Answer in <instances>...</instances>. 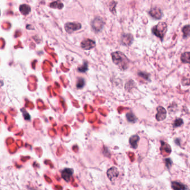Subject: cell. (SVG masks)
Listing matches in <instances>:
<instances>
[{
  "label": "cell",
  "instance_id": "obj_1",
  "mask_svg": "<svg viewBox=\"0 0 190 190\" xmlns=\"http://www.w3.org/2000/svg\"><path fill=\"white\" fill-rule=\"evenodd\" d=\"M111 56L113 63L121 70H125L128 68L130 60L123 53L120 51H115L112 53Z\"/></svg>",
  "mask_w": 190,
  "mask_h": 190
},
{
  "label": "cell",
  "instance_id": "obj_2",
  "mask_svg": "<svg viewBox=\"0 0 190 190\" xmlns=\"http://www.w3.org/2000/svg\"><path fill=\"white\" fill-rule=\"evenodd\" d=\"M167 30V25L166 22H160L152 28V31L157 37L163 40Z\"/></svg>",
  "mask_w": 190,
  "mask_h": 190
},
{
  "label": "cell",
  "instance_id": "obj_3",
  "mask_svg": "<svg viewBox=\"0 0 190 190\" xmlns=\"http://www.w3.org/2000/svg\"><path fill=\"white\" fill-rule=\"evenodd\" d=\"M65 31L69 33H71L79 30L82 28V25L78 22H67L64 26Z\"/></svg>",
  "mask_w": 190,
  "mask_h": 190
},
{
  "label": "cell",
  "instance_id": "obj_4",
  "mask_svg": "<svg viewBox=\"0 0 190 190\" xmlns=\"http://www.w3.org/2000/svg\"><path fill=\"white\" fill-rule=\"evenodd\" d=\"M104 22L100 17L95 18L92 23V28L94 31L98 32L100 31L103 27Z\"/></svg>",
  "mask_w": 190,
  "mask_h": 190
},
{
  "label": "cell",
  "instance_id": "obj_5",
  "mask_svg": "<svg viewBox=\"0 0 190 190\" xmlns=\"http://www.w3.org/2000/svg\"><path fill=\"white\" fill-rule=\"evenodd\" d=\"M157 113L156 115V118L158 122L162 121L165 120L167 116V112L166 110L163 107L159 106L157 108Z\"/></svg>",
  "mask_w": 190,
  "mask_h": 190
},
{
  "label": "cell",
  "instance_id": "obj_6",
  "mask_svg": "<svg viewBox=\"0 0 190 190\" xmlns=\"http://www.w3.org/2000/svg\"><path fill=\"white\" fill-rule=\"evenodd\" d=\"M80 46L83 49L90 50L95 46V42L91 39H86L82 41Z\"/></svg>",
  "mask_w": 190,
  "mask_h": 190
},
{
  "label": "cell",
  "instance_id": "obj_7",
  "mask_svg": "<svg viewBox=\"0 0 190 190\" xmlns=\"http://www.w3.org/2000/svg\"><path fill=\"white\" fill-rule=\"evenodd\" d=\"M74 173L73 169H65L61 172V177L66 182H69L70 180L71 177L73 176Z\"/></svg>",
  "mask_w": 190,
  "mask_h": 190
},
{
  "label": "cell",
  "instance_id": "obj_8",
  "mask_svg": "<svg viewBox=\"0 0 190 190\" xmlns=\"http://www.w3.org/2000/svg\"><path fill=\"white\" fill-rule=\"evenodd\" d=\"M133 36L130 33H125V34H123L122 36V38H121L122 43L126 46L130 45L133 43Z\"/></svg>",
  "mask_w": 190,
  "mask_h": 190
},
{
  "label": "cell",
  "instance_id": "obj_9",
  "mask_svg": "<svg viewBox=\"0 0 190 190\" xmlns=\"http://www.w3.org/2000/svg\"><path fill=\"white\" fill-rule=\"evenodd\" d=\"M107 176L109 179L112 181L114 179L117 177L119 175V171L117 168L115 167H112L110 169H109L107 172Z\"/></svg>",
  "mask_w": 190,
  "mask_h": 190
},
{
  "label": "cell",
  "instance_id": "obj_10",
  "mask_svg": "<svg viewBox=\"0 0 190 190\" xmlns=\"http://www.w3.org/2000/svg\"><path fill=\"white\" fill-rule=\"evenodd\" d=\"M149 15L156 19H160L162 16V12L160 9L154 7L149 11Z\"/></svg>",
  "mask_w": 190,
  "mask_h": 190
},
{
  "label": "cell",
  "instance_id": "obj_11",
  "mask_svg": "<svg viewBox=\"0 0 190 190\" xmlns=\"http://www.w3.org/2000/svg\"><path fill=\"white\" fill-rule=\"evenodd\" d=\"M171 187L174 190H188L186 185L177 181L171 182Z\"/></svg>",
  "mask_w": 190,
  "mask_h": 190
},
{
  "label": "cell",
  "instance_id": "obj_12",
  "mask_svg": "<svg viewBox=\"0 0 190 190\" xmlns=\"http://www.w3.org/2000/svg\"><path fill=\"white\" fill-rule=\"evenodd\" d=\"M139 139H140L139 137L137 134L131 136L129 141L131 147L133 149H137L138 147V143L139 141Z\"/></svg>",
  "mask_w": 190,
  "mask_h": 190
},
{
  "label": "cell",
  "instance_id": "obj_13",
  "mask_svg": "<svg viewBox=\"0 0 190 190\" xmlns=\"http://www.w3.org/2000/svg\"><path fill=\"white\" fill-rule=\"evenodd\" d=\"M19 10L20 12L23 15H28L31 12V8L30 6L26 4H23L20 6Z\"/></svg>",
  "mask_w": 190,
  "mask_h": 190
},
{
  "label": "cell",
  "instance_id": "obj_14",
  "mask_svg": "<svg viewBox=\"0 0 190 190\" xmlns=\"http://www.w3.org/2000/svg\"><path fill=\"white\" fill-rule=\"evenodd\" d=\"M161 147L160 148L161 151H163V152H165L168 154H170L172 152V149L169 144L165 143L164 142L162 141H161Z\"/></svg>",
  "mask_w": 190,
  "mask_h": 190
},
{
  "label": "cell",
  "instance_id": "obj_15",
  "mask_svg": "<svg viewBox=\"0 0 190 190\" xmlns=\"http://www.w3.org/2000/svg\"><path fill=\"white\" fill-rule=\"evenodd\" d=\"M181 60L184 63L190 64V52H185L181 55Z\"/></svg>",
  "mask_w": 190,
  "mask_h": 190
},
{
  "label": "cell",
  "instance_id": "obj_16",
  "mask_svg": "<svg viewBox=\"0 0 190 190\" xmlns=\"http://www.w3.org/2000/svg\"><path fill=\"white\" fill-rule=\"evenodd\" d=\"M126 118L129 122L133 123H136L137 120V118L135 116V115L132 112L128 113L127 114H126Z\"/></svg>",
  "mask_w": 190,
  "mask_h": 190
},
{
  "label": "cell",
  "instance_id": "obj_17",
  "mask_svg": "<svg viewBox=\"0 0 190 190\" xmlns=\"http://www.w3.org/2000/svg\"><path fill=\"white\" fill-rule=\"evenodd\" d=\"M182 33H184V38H187L190 36V25H186L182 28Z\"/></svg>",
  "mask_w": 190,
  "mask_h": 190
},
{
  "label": "cell",
  "instance_id": "obj_18",
  "mask_svg": "<svg viewBox=\"0 0 190 190\" xmlns=\"http://www.w3.org/2000/svg\"><path fill=\"white\" fill-rule=\"evenodd\" d=\"M50 7L54 9H61L64 7V5L60 1H55L50 4Z\"/></svg>",
  "mask_w": 190,
  "mask_h": 190
},
{
  "label": "cell",
  "instance_id": "obj_19",
  "mask_svg": "<svg viewBox=\"0 0 190 190\" xmlns=\"http://www.w3.org/2000/svg\"><path fill=\"white\" fill-rule=\"evenodd\" d=\"M184 124V121L181 118H177L174 120L173 126L174 127H179Z\"/></svg>",
  "mask_w": 190,
  "mask_h": 190
},
{
  "label": "cell",
  "instance_id": "obj_20",
  "mask_svg": "<svg viewBox=\"0 0 190 190\" xmlns=\"http://www.w3.org/2000/svg\"><path fill=\"white\" fill-rule=\"evenodd\" d=\"M85 85V80L83 78H79L76 83V87L78 88H82Z\"/></svg>",
  "mask_w": 190,
  "mask_h": 190
},
{
  "label": "cell",
  "instance_id": "obj_21",
  "mask_svg": "<svg viewBox=\"0 0 190 190\" xmlns=\"http://www.w3.org/2000/svg\"><path fill=\"white\" fill-rule=\"evenodd\" d=\"M164 162L166 166V167L168 169H169L172 165V161L171 160V159L169 158H166L164 159Z\"/></svg>",
  "mask_w": 190,
  "mask_h": 190
},
{
  "label": "cell",
  "instance_id": "obj_22",
  "mask_svg": "<svg viewBox=\"0 0 190 190\" xmlns=\"http://www.w3.org/2000/svg\"><path fill=\"white\" fill-rule=\"evenodd\" d=\"M88 64L87 63H84V65H83L81 67L78 68V70L79 72L81 73H85L88 70Z\"/></svg>",
  "mask_w": 190,
  "mask_h": 190
},
{
  "label": "cell",
  "instance_id": "obj_23",
  "mask_svg": "<svg viewBox=\"0 0 190 190\" xmlns=\"http://www.w3.org/2000/svg\"><path fill=\"white\" fill-rule=\"evenodd\" d=\"M138 75L141 76L142 78H143L144 79H146L147 80H149V75L148 74L146 73L141 71V72L138 73Z\"/></svg>",
  "mask_w": 190,
  "mask_h": 190
},
{
  "label": "cell",
  "instance_id": "obj_24",
  "mask_svg": "<svg viewBox=\"0 0 190 190\" xmlns=\"http://www.w3.org/2000/svg\"><path fill=\"white\" fill-rule=\"evenodd\" d=\"M22 110H23V112H22V113H23V117H24L25 119L26 120H30V115L28 114V113H27V112H26V111H25L24 109H22Z\"/></svg>",
  "mask_w": 190,
  "mask_h": 190
},
{
  "label": "cell",
  "instance_id": "obj_25",
  "mask_svg": "<svg viewBox=\"0 0 190 190\" xmlns=\"http://www.w3.org/2000/svg\"><path fill=\"white\" fill-rule=\"evenodd\" d=\"M179 138H177V139H176V141H175V143H177V144H178L179 145H180V143H179Z\"/></svg>",
  "mask_w": 190,
  "mask_h": 190
}]
</instances>
